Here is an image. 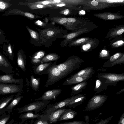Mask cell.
Listing matches in <instances>:
<instances>
[{
  "instance_id": "obj_1",
  "label": "cell",
  "mask_w": 124,
  "mask_h": 124,
  "mask_svg": "<svg viewBox=\"0 0 124 124\" xmlns=\"http://www.w3.org/2000/svg\"><path fill=\"white\" fill-rule=\"evenodd\" d=\"M39 32V36L41 43L45 45L46 47L50 46V43L54 41L56 38H62L67 34L66 31L57 27L44 29L42 30L38 29Z\"/></svg>"
},
{
  "instance_id": "obj_2",
  "label": "cell",
  "mask_w": 124,
  "mask_h": 124,
  "mask_svg": "<svg viewBox=\"0 0 124 124\" xmlns=\"http://www.w3.org/2000/svg\"><path fill=\"white\" fill-rule=\"evenodd\" d=\"M82 59L76 56L69 57L63 62L56 65L57 68L62 72L64 77L80 67L84 62Z\"/></svg>"
},
{
  "instance_id": "obj_3",
  "label": "cell",
  "mask_w": 124,
  "mask_h": 124,
  "mask_svg": "<svg viewBox=\"0 0 124 124\" xmlns=\"http://www.w3.org/2000/svg\"><path fill=\"white\" fill-rule=\"evenodd\" d=\"M56 62H54L42 71L40 74V75L46 74L48 76V79L44 85L46 87L54 84L64 77L62 72L56 67Z\"/></svg>"
},
{
  "instance_id": "obj_4",
  "label": "cell",
  "mask_w": 124,
  "mask_h": 124,
  "mask_svg": "<svg viewBox=\"0 0 124 124\" xmlns=\"http://www.w3.org/2000/svg\"><path fill=\"white\" fill-rule=\"evenodd\" d=\"M97 77L98 78L102 80L108 85L111 86H114L118 82L124 80V73H104L99 74L97 75Z\"/></svg>"
},
{
  "instance_id": "obj_5",
  "label": "cell",
  "mask_w": 124,
  "mask_h": 124,
  "mask_svg": "<svg viewBox=\"0 0 124 124\" xmlns=\"http://www.w3.org/2000/svg\"><path fill=\"white\" fill-rule=\"evenodd\" d=\"M50 102V101H36L17 108L16 110L18 113L33 112L36 114L43 108L46 107Z\"/></svg>"
},
{
  "instance_id": "obj_6",
  "label": "cell",
  "mask_w": 124,
  "mask_h": 124,
  "mask_svg": "<svg viewBox=\"0 0 124 124\" xmlns=\"http://www.w3.org/2000/svg\"><path fill=\"white\" fill-rule=\"evenodd\" d=\"M80 94L74 95L62 101L53 104L47 105L46 109L43 111V116L48 115L57 110L64 108L66 107L67 104L80 95Z\"/></svg>"
},
{
  "instance_id": "obj_7",
  "label": "cell",
  "mask_w": 124,
  "mask_h": 124,
  "mask_svg": "<svg viewBox=\"0 0 124 124\" xmlns=\"http://www.w3.org/2000/svg\"><path fill=\"white\" fill-rule=\"evenodd\" d=\"M108 97L103 95H94L89 101L84 111H92L98 108L105 102Z\"/></svg>"
},
{
  "instance_id": "obj_8",
  "label": "cell",
  "mask_w": 124,
  "mask_h": 124,
  "mask_svg": "<svg viewBox=\"0 0 124 124\" xmlns=\"http://www.w3.org/2000/svg\"><path fill=\"white\" fill-rule=\"evenodd\" d=\"M22 84L0 83V95H5L21 92L23 88Z\"/></svg>"
},
{
  "instance_id": "obj_9",
  "label": "cell",
  "mask_w": 124,
  "mask_h": 124,
  "mask_svg": "<svg viewBox=\"0 0 124 124\" xmlns=\"http://www.w3.org/2000/svg\"><path fill=\"white\" fill-rule=\"evenodd\" d=\"M61 89H56L48 90L45 92L40 97L35 99L36 101H50L55 100L58 96L61 93Z\"/></svg>"
},
{
  "instance_id": "obj_10",
  "label": "cell",
  "mask_w": 124,
  "mask_h": 124,
  "mask_svg": "<svg viewBox=\"0 0 124 124\" xmlns=\"http://www.w3.org/2000/svg\"><path fill=\"white\" fill-rule=\"evenodd\" d=\"M88 31V29L84 28L80 29L78 31L73 32L66 34L63 36L62 38L64 39L62 41L60 45L62 47H65L69 43L74 39L75 38L84 33Z\"/></svg>"
},
{
  "instance_id": "obj_11",
  "label": "cell",
  "mask_w": 124,
  "mask_h": 124,
  "mask_svg": "<svg viewBox=\"0 0 124 124\" xmlns=\"http://www.w3.org/2000/svg\"><path fill=\"white\" fill-rule=\"evenodd\" d=\"M0 70L7 74H11L13 72L12 66L6 57L0 52Z\"/></svg>"
},
{
  "instance_id": "obj_12",
  "label": "cell",
  "mask_w": 124,
  "mask_h": 124,
  "mask_svg": "<svg viewBox=\"0 0 124 124\" xmlns=\"http://www.w3.org/2000/svg\"><path fill=\"white\" fill-rule=\"evenodd\" d=\"M21 93V92L17 93L10 104L0 111V116L6 111H7L8 114L11 113L14 108L18 104L22 99L23 98V96L20 95Z\"/></svg>"
},
{
  "instance_id": "obj_13",
  "label": "cell",
  "mask_w": 124,
  "mask_h": 124,
  "mask_svg": "<svg viewBox=\"0 0 124 124\" xmlns=\"http://www.w3.org/2000/svg\"><path fill=\"white\" fill-rule=\"evenodd\" d=\"M13 15L22 16L31 19L42 18L41 17L35 15L31 13L22 11L18 9H11L7 11L2 16H7Z\"/></svg>"
},
{
  "instance_id": "obj_14",
  "label": "cell",
  "mask_w": 124,
  "mask_h": 124,
  "mask_svg": "<svg viewBox=\"0 0 124 124\" xmlns=\"http://www.w3.org/2000/svg\"><path fill=\"white\" fill-rule=\"evenodd\" d=\"M67 109H61L56 110L49 114L43 116L42 118L48 121L51 123H55L61 115Z\"/></svg>"
},
{
  "instance_id": "obj_15",
  "label": "cell",
  "mask_w": 124,
  "mask_h": 124,
  "mask_svg": "<svg viewBox=\"0 0 124 124\" xmlns=\"http://www.w3.org/2000/svg\"><path fill=\"white\" fill-rule=\"evenodd\" d=\"M13 74L0 75V83L14 84H22L23 83L22 78L16 79L13 77Z\"/></svg>"
},
{
  "instance_id": "obj_16",
  "label": "cell",
  "mask_w": 124,
  "mask_h": 124,
  "mask_svg": "<svg viewBox=\"0 0 124 124\" xmlns=\"http://www.w3.org/2000/svg\"><path fill=\"white\" fill-rule=\"evenodd\" d=\"M94 16L105 20H113L119 19L124 16L118 13L110 12H104L95 14Z\"/></svg>"
},
{
  "instance_id": "obj_17",
  "label": "cell",
  "mask_w": 124,
  "mask_h": 124,
  "mask_svg": "<svg viewBox=\"0 0 124 124\" xmlns=\"http://www.w3.org/2000/svg\"><path fill=\"white\" fill-rule=\"evenodd\" d=\"M91 76L70 77L67 78L62 84L63 85H67L75 84L87 81L92 77Z\"/></svg>"
},
{
  "instance_id": "obj_18",
  "label": "cell",
  "mask_w": 124,
  "mask_h": 124,
  "mask_svg": "<svg viewBox=\"0 0 124 124\" xmlns=\"http://www.w3.org/2000/svg\"><path fill=\"white\" fill-rule=\"evenodd\" d=\"M17 62L18 67L24 72L26 71V55L23 51L19 49L17 53Z\"/></svg>"
},
{
  "instance_id": "obj_19",
  "label": "cell",
  "mask_w": 124,
  "mask_h": 124,
  "mask_svg": "<svg viewBox=\"0 0 124 124\" xmlns=\"http://www.w3.org/2000/svg\"><path fill=\"white\" fill-rule=\"evenodd\" d=\"M124 32V25H119L111 29L108 33L106 37L107 38L112 39L120 37Z\"/></svg>"
},
{
  "instance_id": "obj_20",
  "label": "cell",
  "mask_w": 124,
  "mask_h": 124,
  "mask_svg": "<svg viewBox=\"0 0 124 124\" xmlns=\"http://www.w3.org/2000/svg\"><path fill=\"white\" fill-rule=\"evenodd\" d=\"M99 43V41L96 38L92 39L84 44L81 46L82 52H88L95 48Z\"/></svg>"
},
{
  "instance_id": "obj_21",
  "label": "cell",
  "mask_w": 124,
  "mask_h": 124,
  "mask_svg": "<svg viewBox=\"0 0 124 124\" xmlns=\"http://www.w3.org/2000/svg\"><path fill=\"white\" fill-rule=\"evenodd\" d=\"M45 52L43 50L37 52L34 54L30 58L31 62L34 66L41 64V59L45 55Z\"/></svg>"
},
{
  "instance_id": "obj_22",
  "label": "cell",
  "mask_w": 124,
  "mask_h": 124,
  "mask_svg": "<svg viewBox=\"0 0 124 124\" xmlns=\"http://www.w3.org/2000/svg\"><path fill=\"white\" fill-rule=\"evenodd\" d=\"M86 97L85 94H81L80 96L68 103L66 107H68L71 108H74L77 106L81 105L85 100Z\"/></svg>"
},
{
  "instance_id": "obj_23",
  "label": "cell",
  "mask_w": 124,
  "mask_h": 124,
  "mask_svg": "<svg viewBox=\"0 0 124 124\" xmlns=\"http://www.w3.org/2000/svg\"><path fill=\"white\" fill-rule=\"evenodd\" d=\"M3 53L4 55L8 56L9 59L13 60L14 58L13 47L10 43H4L3 46Z\"/></svg>"
},
{
  "instance_id": "obj_24",
  "label": "cell",
  "mask_w": 124,
  "mask_h": 124,
  "mask_svg": "<svg viewBox=\"0 0 124 124\" xmlns=\"http://www.w3.org/2000/svg\"><path fill=\"white\" fill-rule=\"evenodd\" d=\"M77 114V112L71 108L67 109L58 120V122L73 119L75 117Z\"/></svg>"
},
{
  "instance_id": "obj_25",
  "label": "cell",
  "mask_w": 124,
  "mask_h": 124,
  "mask_svg": "<svg viewBox=\"0 0 124 124\" xmlns=\"http://www.w3.org/2000/svg\"><path fill=\"white\" fill-rule=\"evenodd\" d=\"M93 67L89 66L82 69L70 77L91 76L94 73L95 71L93 69Z\"/></svg>"
},
{
  "instance_id": "obj_26",
  "label": "cell",
  "mask_w": 124,
  "mask_h": 124,
  "mask_svg": "<svg viewBox=\"0 0 124 124\" xmlns=\"http://www.w3.org/2000/svg\"><path fill=\"white\" fill-rule=\"evenodd\" d=\"M86 81H84L73 86L71 88V94L72 95L78 94L81 92L83 90L85 89L88 83Z\"/></svg>"
},
{
  "instance_id": "obj_27",
  "label": "cell",
  "mask_w": 124,
  "mask_h": 124,
  "mask_svg": "<svg viewBox=\"0 0 124 124\" xmlns=\"http://www.w3.org/2000/svg\"><path fill=\"white\" fill-rule=\"evenodd\" d=\"M108 86L102 80L98 78L95 82L94 91L96 93H101L104 90H106Z\"/></svg>"
},
{
  "instance_id": "obj_28",
  "label": "cell",
  "mask_w": 124,
  "mask_h": 124,
  "mask_svg": "<svg viewBox=\"0 0 124 124\" xmlns=\"http://www.w3.org/2000/svg\"><path fill=\"white\" fill-rule=\"evenodd\" d=\"M42 116V115L39 114H35L31 112H27L21 114L19 117L22 120L21 122L23 123L27 120L41 118Z\"/></svg>"
},
{
  "instance_id": "obj_29",
  "label": "cell",
  "mask_w": 124,
  "mask_h": 124,
  "mask_svg": "<svg viewBox=\"0 0 124 124\" xmlns=\"http://www.w3.org/2000/svg\"><path fill=\"white\" fill-rule=\"evenodd\" d=\"M92 39L90 38L85 37L74 39L69 43V46L71 47L81 46Z\"/></svg>"
},
{
  "instance_id": "obj_30",
  "label": "cell",
  "mask_w": 124,
  "mask_h": 124,
  "mask_svg": "<svg viewBox=\"0 0 124 124\" xmlns=\"http://www.w3.org/2000/svg\"><path fill=\"white\" fill-rule=\"evenodd\" d=\"M60 56L55 53L49 54L45 55L41 59V64L58 60Z\"/></svg>"
},
{
  "instance_id": "obj_31",
  "label": "cell",
  "mask_w": 124,
  "mask_h": 124,
  "mask_svg": "<svg viewBox=\"0 0 124 124\" xmlns=\"http://www.w3.org/2000/svg\"><path fill=\"white\" fill-rule=\"evenodd\" d=\"M52 63V62H50L39 64L34 67L33 69V72L35 74L40 75L42 71L46 69Z\"/></svg>"
},
{
  "instance_id": "obj_32",
  "label": "cell",
  "mask_w": 124,
  "mask_h": 124,
  "mask_svg": "<svg viewBox=\"0 0 124 124\" xmlns=\"http://www.w3.org/2000/svg\"><path fill=\"white\" fill-rule=\"evenodd\" d=\"M124 54V53H116L110 57L109 60L105 62L102 68L108 67L109 65L115 61Z\"/></svg>"
},
{
  "instance_id": "obj_33",
  "label": "cell",
  "mask_w": 124,
  "mask_h": 124,
  "mask_svg": "<svg viewBox=\"0 0 124 124\" xmlns=\"http://www.w3.org/2000/svg\"><path fill=\"white\" fill-rule=\"evenodd\" d=\"M40 82L39 78H35L33 75L31 76L30 85L34 91L36 92L38 91L39 86Z\"/></svg>"
},
{
  "instance_id": "obj_34",
  "label": "cell",
  "mask_w": 124,
  "mask_h": 124,
  "mask_svg": "<svg viewBox=\"0 0 124 124\" xmlns=\"http://www.w3.org/2000/svg\"><path fill=\"white\" fill-rule=\"evenodd\" d=\"M124 39L120 37L116 38L110 42L111 46L113 48H116L122 46L124 45Z\"/></svg>"
},
{
  "instance_id": "obj_35",
  "label": "cell",
  "mask_w": 124,
  "mask_h": 124,
  "mask_svg": "<svg viewBox=\"0 0 124 124\" xmlns=\"http://www.w3.org/2000/svg\"><path fill=\"white\" fill-rule=\"evenodd\" d=\"M14 95H11L7 97L0 99V111L5 108L14 99Z\"/></svg>"
},
{
  "instance_id": "obj_36",
  "label": "cell",
  "mask_w": 124,
  "mask_h": 124,
  "mask_svg": "<svg viewBox=\"0 0 124 124\" xmlns=\"http://www.w3.org/2000/svg\"><path fill=\"white\" fill-rule=\"evenodd\" d=\"M26 27L27 30L30 33L32 39L34 41H39L40 43H41L39 34L37 32L31 29L28 26H26Z\"/></svg>"
},
{
  "instance_id": "obj_37",
  "label": "cell",
  "mask_w": 124,
  "mask_h": 124,
  "mask_svg": "<svg viewBox=\"0 0 124 124\" xmlns=\"http://www.w3.org/2000/svg\"><path fill=\"white\" fill-rule=\"evenodd\" d=\"M91 8H105L107 7L108 5L107 4H105V3L98 2L96 0H93L91 1L90 2Z\"/></svg>"
},
{
  "instance_id": "obj_38",
  "label": "cell",
  "mask_w": 124,
  "mask_h": 124,
  "mask_svg": "<svg viewBox=\"0 0 124 124\" xmlns=\"http://www.w3.org/2000/svg\"><path fill=\"white\" fill-rule=\"evenodd\" d=\"M67 18L65 17H54L51 19L53 22L64 26L67 22Z\"/></svg>"
},
{
  "instance_id": "obj_39",
  "label": "cell",
  "mask_w": 124,
  "mask_h": 124,
  "mask_svg": "<svg viewBox=\"0 0 124 124\" xmlns=\"http://www.w3.org/2000/svg\"><path fill=\"white\" fill-rule=\"evenodd\" d=\"M12 5V4L9 2L0 0V12L6 10Z\"/></svg>"
},
{
  "instance_id": "obj_40",
  "label": "cell",
  "mask_w": 124,
  "mask_h": 124,
  "mask_svg": "<svg viewBox=\"0 0 124 124\" xmlns=\"http://www.w3.org/2000/svg\"><path fill=\"white\" fill-rule=\"evenodd\" d=\"M11 117L10 114H6L4 113L0 116V124H6Z\"/></svg>"
},
{
  "instance_id": "obj_41",
  "label": "cell",
  "mask_w": 124,
  "mask_h": 124,
  "mask_svg": "<svg viewBox=\"0 0 124 124\" xmlns=\"http://www.w3.org/2000/svg\"><path fill=\"white\" fill-rule=\"evenodd\" d=\"M110 55L108 51L106 50L103 49L100 53L99 58L103 59H109Z\"/></svg>"
},
{
  "instance_id": "obj_42",
  "label": "cell",
  "mask_w": 124,
  "mask_h": 124,
  "mask_svg": "<svg viewBox=\"0 0 124 124\" xmlns=\"http://www.w3.org/2000/svg\"><path fill=\"white\" fill-rule=\"evenodd\" d=\"M98 2L107 4H118L124 3V0H97Z\"/></svg>"
},
{
  "instance_id": "obj_43",
  "label": "cell",
  "mask_w": 124,
  "mask_h": 124,
  "mask_svg": "<svg viewBox=\"0 0 124 124\" xmlns=\"http://www.w3.org/2000/svg\"><path fill=\"white\" fill-rule=\"evenodd\" d=\"M124 63V54L115 61L111 63L109 67H111L117 64H120Z\"/></svg>"
},
{
  "instance_id": "obj_44",
  "label": "cell",
  "mask_w": 124,
  "mask_h": 124,
  "mask_svg": "<svg viewBox=\"0 0 124 124\" xmlns=\"http://www.w3.org/2000/svg\"><path fill=\"white\" fill-rule=\"evenodd\" d=\"M3 31L0 30V47L1 45L6 42V39Z\"/></svg>"
},
{
  "instance_id": "obj_45",
  "label": "cell",
  "mask_w": 124,
  "mask_h": 124,
  "mask_svg": "<svg viewBox=\"0 0 124 124\" xmlns=\"http://www.w3.org/2000/svg\"><path fill=\"white\" fill-rule=\"evenodd\" d=\"M51 123L48 120L42 118H39L35 122V124H50Z\"/></svg>"
},
{
  "instance_id": "obj_46",
  "label": "cell",
  "mask_w": 124,
  "mask_h": 124,
  "mask_svg": "<svg viewBox=\"0 0 124 124\" xmlns=\"http://www.w3.org/2000/svg\"><path fill=\"white\" fill-rule=\"evenodd\" d=\"M60 124H88L86 122L82 121H76L72 122H63Z\"/></svg>"
},
{
  "instance_id": "obj_47",
  "label": "cell",
  "mask_w": 124,
  "mask_h": 124,
  "mask_svg": "<svg viewBox=\"0 0 124 124\" xmlns=\"http://www.w3.org/2000/svg\"><path fill=\"white\" fill-rule=\"evenodd\" d=\"M113 116H112L106 118L105 119H101L100 121L95 124H107Z\"/></svg>"
},
{
  "instance_id": "obj_48",
  "label": "cell",
  "mask_w": 124,
  "mask_h": 124,
  "mask_svg": "<svg viewBox=\"0 0 124 124\" xmlns=\"http://www.w3.org/2000/svg\"><path fill=\"white\" fill-rule=\"evenodd\" d=\"M77 21V19L75 18L72 17L67 18V23H73Z\"/></svg>"
},
{
  "instance_id": "obj_49",
  "label": "cell",
  "mask_w": 124,
  "mask_h": 124,
  "mask_svg": "<svg viewBox=\"0 0 124 124\" xmlns=\"http://www.w3.org/2000/svg\"><path fill=\"white\" fill-rule=\"evenodd\" d=\"M117 124H124V113L121 116Z\"/></svg>"
},
{
  "instance_id": "obj_50",
  "label": "cell",
  "mask_w": 124,
  "mask_h": 124,
  "mask_svg": "<svg viewBox=\"0 0 124 124\" xmlns=\"http://www.w3.org/2000/svg\"><path fill=\"white\" fill-rule=\"evenodd\" d=\"M70 12V10L68 9H66L64 10L63 12H62V13L65 15H68Z\"/></svg>"
},
{
  "instance_id": "obj_51",
  "label": "cell",
  "mask_w": 124,
  "mask_h": 124,
  "mask_svg": "<svg viewBox=\"0 0 124 124\" xmlns=\"http://www.w3.org/2000/svg\"><path fill=\"white\" fill-rule=\"evenodd\" d=\"M35 23L37 25L41 26L42 25H45V23H43L41 21H37Z\"/></svg>"
},
{
  "instance_id": "obj_52",
  "label": "cell",
  "mask_w": 124,
  "mask_h": 124,
  "mask_svg": "<svg viewBox=\"0 0 124 124\" xmlns=\"http://www.w3.org/2000/svg\"><path fill=\"white\" fill-rule=\"evenodd\" d=\"M85 120L86 121V122L88 124H89V117L88 116H85Z\"/></svg>"
},
{
  "instance_id": "obj_53",
  "label": "cell",
  "mask_w": 124,
  "mask_h": 124,
  "mask_svg": "<svg viewBox=\"0 0 124 124\" xmlns=\"http://www.w3.org/2000/svg\"><path fill=\"white\" fill-rule=\"evenodd\" d=\"M15 121V120L14 119H12L6 124H13L14 123Z\"/></svg>"
},
{
  "instance_id": "obj_54",
  "label": "cell",
  "mask_w": 124,
  "mask_h": 124,
  "mask_svg": "<svg viewBox=\"0 0 124 124\" xmlns=\"http://www.w3.org/2000/svg\"><path fill=\"white\" fill-rule=\"evenodd\" d=\"M66 5V4L65 3H63L57 4L56 5V6L58 7H62L64 6H65Z\"/></svg>"
},
{
  "instance_id": "obj_55",
  "label": "cell",
  "mask_w": 124,
  "mask_h": 124,
  "mask_svg": "<svg viewBox=\"0 0 124 124\" xmlns=\"http://www.w3.org/2000/svg\"><path fill=\"white\" fill-rule=\"evenodd\" d=\"M124 91V88H123V89H121L120 91L119 92H118L116 93L117 94H118L120 93H121L123 92Z\"/></svg>"
},
{
  "instance_id": "obj_56",
  "label": "cell",
  "mask_w": 124,
  "mask_h": 124,
  "mask_svg": "<svg viewBox=\"0 0 124 124\" xmlns=\"http://www.w3.org/2000/svg\"><path fill=\"white\" fill-rule=\"evenodd\" d=\"M79 13L80 14L82 15H84L85 14V12L83 10H82L79 11Z\"/></svg>"
},
{
  "instance_id": "obj_57",
  "label": "cell",
  "mask_w": 124,
  "mask_h": 124,
  "mask_svg": "<svg viewBox=\"0 0 124 124\" xmlns=\"http://www.w3.org/2000/svg\"><path fill=\"white\" fill-rule=\"evenodd\" d=\"M23 123L22 122H21V123H16V124H23Z\"/></svg>"
}]
</instances>
